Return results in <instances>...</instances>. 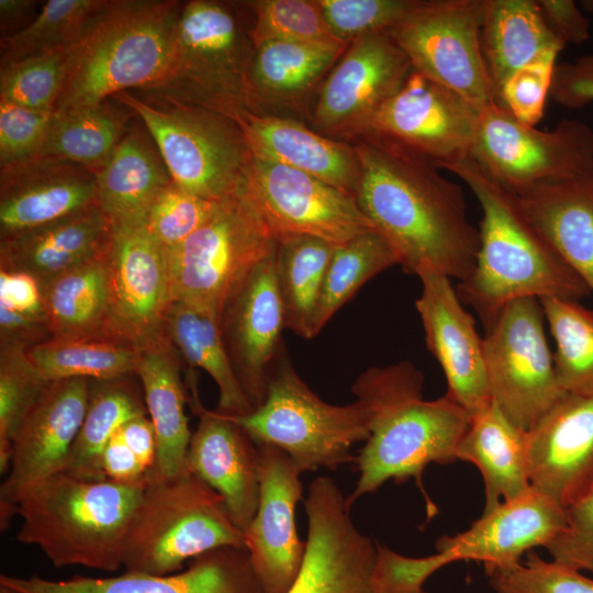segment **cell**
<instances>
[{
  "label": "cell",
  "instance_id": "obj_46",
  "mask_svg": "<svg viewBox=\"0 0 593 593\" xmlns=\"http://www.w3.org/2000/svg\"><path fill=\"white\" fill-rule=\"evenodd\" d=\"M244 4L254 46L272 41L343 44L331 32L318 0H253Z\"/></svg>",
  "mask_w": 593,
  "mask_h": 593
},
{
  "label": "cell",
  "instance_id": "obj_14",
  "mask_svg": "<svg viewBox=\"0 0 593 593\" xmlns=\"http://www.w3.org/2000/svg\"><path fill=\"white\" fill-rule=\"evenodd\" d=\"M105 261L108 339L141 350L165 337L172 301L166 250L143 223L112 224Z\"/></svg>",
  "mask_w": 593,
  "mask_h": 593
},
{
  "label": "cell",
  "instance_id": "obj_59",
  "mask_svg": "<svg viewBox=\"0 0 593 593\" xmlns=\"http://www.w3.org/2000/svg\"><path fill=\"white\" fill-rule=\"evenodd\" d=\"M541 11L553 32L564 43L582 44L590 37V22L572 0H540Z\"/></svg>",
  "mask_w": 593,
  "mask_h": 593
},
{
  "label": "cell",
  "instance_id": "obj_18",
  "mask_svg": "<svg viewBox=\"0 0 593 593\" xmlns=\"http://www.w3.org/2000/svg\"><path fill=\"white\" fill-rule=\"evenodd\" d=\"M248 191L275 232L333 245L374 230L356 197L311 175L253 154Z\"/></svg>",
  "mask_w": 593,
  "mask_h": 593
},
{
  "label": "cell",
  "instance_id": "obj_25",
  "mask_svg": "<svg viewBox=\"0 0 593 593\" xmlns=\"http://www.w3.org/2000/svg\"><path fill=\"white\" fill-rule=\"evenodd\" d=\"M532 486L567 507L593 488V394L567 393L527 432Z\"/></svg>",
  "mask_w": 593,
  "mask_h": 593
},
{
  "label": "cell",
  "instance_id": "obj_5",
  "mask_svg": "<svg viewBox=\"0 0 593 593\" xmlns=\"http://www.w3.org/2000/svg\"><path fill=\"white\" fill-rule=\"evenodd\" d=\"M183 2L107 0L70 47L69 71L55 112L101 103L156 83L169 63Z\"/></svg>",
  "mask_w": 593,
  "mask_h": 593
},
{
  "label": "cell",
  "instance_id": "obj_58",
  "mask_svg": "<svg viewBox=\"0 0 593 593\" xmlns=\"http://www.w3.org/2000/svg\"><path fill=\"white\" fill-rule=\"evenodd\" d=\"M53 338L46 320L0 305V348H29Z\"/></svg>",
  "mask_w": 593,
  "mask_h": 593
},
{
  "label": "cell",
  "instance_id": "obj_22",
  "mask_svg": "<svg viewBox=\"0 0 593 593\" xmlns=\"http://www.w3.org/2000/svg\"><path fill=\"white\" fill-rule=\"evenodd\" d=\"M276 247L227 303L220 323L232 366L254 410L266 399L269 371L283 347Z\"/></svg>",
  "mask_w": 593,
  "mask_h": 593
},
{
  "label": "cell",
  "instance_id": "obj_20",
  "mask_svg": "<svg viewBox=\"0 0 593 593\" xmlns=\"http://www.w3.org/2000/svg\"><path fill=\"white\" fill-rule=\"evenodd\" d=\"M257 446L259 502L244 533L245 546L264 593H287L298 577L306 549L295 524V507L303 492L302 472L280 448Z\"/></svg>",
  "mask_w": 593,
  "mask_h": 593
},
{
  "label": "cell",
  "instance_id": "obj_57",
  "mask_svg": "<svg viewBox=\"0 0 593 593\" xmlns=\"http://www.w3.org/2000/svg\"><path fill=\"white\" fill-rule=\"evenodd\" d=\"M103 477L110 481L145 488L147 472L123 440L118 430L109 440L101 456Z\"/></svg>",
  "mask_w": 593,
  "mask_h": 593
},
{
  "label": "cell",
  "instance_id": "obj_34",
  "mask_svg": "<svg viewBox=\"0 0 593 593\" xmlns=\"http://www.w3.org/2000/svg\"><path fill=\"white\" fill-rule=\"evenodd\" d=\"M480 42L496 100L516 70L566 45L534 0H484Z\"/></svg>",
  "mask_w": 593,
  "mask_h": 593
},
{
  "label": "cell",
  "instance_id": "obj_9",
  "mask_svg": "<svg viewBox=\"0 0 593 593\" xmlns=\"http://www.w3.org/2000/svg\"><path fill=\"white\" fill-rule=\"evenodd\" d=\"M227 416L256 444L283 450L302 473L355 461L351 446L370 436L366 405L359 400L346 405L321 400L300 378L284 346L269 371L264 403L246 415Z\"/></svg>",
  "mask_w": 593,
  "mask_h": 593
},
{
  "label": "cell",
  "instance_id": "obj_50",
  "mask_svg": "<svg viewBox=\"0 0 593 593\" xmlns=\"http://www.w3.org/2000/svg\"><path fill=\"white\" fill-rule=\"evenodd\" d=\"M318 3L335 38L348 45L361 36L389 31L416 0H318Z\"/></svg>",
  "mask_w": 593,
  "mask_h": 593
},
{
  "label": "cell",
  "instance_id": "obj_12",
  "mask_svg": "<svg viewBox=\"0 0 593 593\" xmlns=\"http://www.w3.org/2000/svg\"><path fill=\"white\" fill-rule=\"evenodd\" d=\"M484 0H416L389 30L412 67L478 111L497 103L482 55Z\"/></svg>",
  "mask_w": 593,
  "mask_h": 593
},
{
  "label": "cell",
  "instance_id": "obj_60",
  "mask_svg": "<svg viewBox=\"0 0 593 593\" xmlns=\"http://www.w3.org/2000/svg\"><path fill=\"white\" fill-rule=\"evenodd\" d=\"M119 432L146 470L149 483L157 455L156 434L150 418L146 414L136 416L124 423Z\"/></svg>",
  "mask_w": 593,
  "mask_h": 593
},
{
  "label": "cell",
  "instance_id": "obj_3",
  "mask_svg": "<svg viewBox=\"0 0 593 593\" xmlns=\"http://www.w3.org/2000/svg\"><path fill=\"white\" fill-rule=\"evenodd\" d=\"M460 178L482 210L480 245L470 276L457 293L486 329L500 311L521 298L578 301L591 295L585 282L524 214L515 193L467 155L441 165Z\"/></svg>",
  "mask_w": 593,
  "mask_h": 593
},
{
  "label": "cell",
  "instance_id": "obj_36",
  "mask_svg": "<svg viewBox=\"0 0 593 593\" xmlns=\"http://www.w3.org/2000/svg\"><path fill=\"white\" fill-rule=\"evenodd\" d=\"M105 249L41 284L45 317L53 338L108 339Z\"/></svg>",
  "mask_w": 593,
  "mask_h": 593
},
{
  "label": "cell",
  "instance_id": "obj_32",
  "mask_svg": "<svg viewBox=\"0 0 593 593\" xmlns=\"http://www.w3.org/2000/svg\"><path fill=\"white\" fill-rule=\"evenodd\" d=\"M178 356L166 336L141 349L138 355L135 374L142 383L157 440L150 482L175 477L186 468L192 433L184 411L188 396Z\"/></svg>",
  "mask_w": 593,
  "mask_h": 593
},
{
  "label": "cell",
  "instance_id": "obj_33",
  "mask_svg": "<svg viewBox=\"0 0 593 593\" xmlns=\"http://www.w3.org/2000/svg\"><path fill=\"white\" fill-rule=\"evenodd\" d=\"M171 181L154 139L139 120L126 130L96 174L97 204L111 225L143 223L155 197Z\"/></svg>",
  "mask_w": 593,
  "mask_h": 593
},
{
  "label": "cell",
  "instance_id": "obj_11",
  "mask_svg": "<svg viewBox=\"0 0 593 593\" xmlns=\"http://www.w3.org/2000/svg\"><path fill=\"white\" fill-rule=\"evenodd\" d=\"M544 322L539 299H516L500 311L483 337L492 401L525 432L567 394L557 378Z\"/></svg>",
  "mask_w": 593,
  "mask_h": 593
},
{
  "label": "cell",
  "instance_id": "obj_37",
  "mask_svg": "<svg viewBox=\"0 0 593 593\" xmlns=\"http://www.w3.org/2000/svg\"><path fill=\"white\" fill-rule=\"evenodd\" d=\"M163 328L179 356L190 367L208 372L216 383L220 392L217 412L239 416L254 411L236 377L216 320L190 304L172 300L165 313Z\"/></svg>",
  "mask_w": 593,
  "mask_h": 593
},
{
  "label": "cell",
  "instance_id": "obj_4",
  "mask_svg": "<svg viewBox=\"0 0 593 593\" xmlns=\"http://www.w3.org/2000/svg\"><path fill=\"white\" fill-rule=\"evenodd\" d=\"M144 488L58 472L18 503L21 544L38 547L56 568H123L126 535Z\"/></svg>",
  "mask_w": 593,
  "mask_h": 593
},
{
  "label": "cell",
  "instance_id": "obj_29",
  "mask_svg": "<svg viewBox=\"0 0 593 593\" xmlns=\"http://www.w3.org/2000/svg\"><path fill=\"white\" fill-rule=\"evenodd\" d=\"M512 191L529 222L593 294V169Z\"/></svg>",
  "mask_w": 593,
  "mask_h": 593
},
{
  "label": "cell",
  "instance_id": "obj_7",
  "mask_svg": "<svg viewBox=\"0 0 593 593\" xmlns=\"http://www.w3.org/2000/svg\"><path fill=\"white\" fill-rule=\"evenodd\" d=\"M220 547L244 548L223 497L187 467L148 483L133 515L123 551L125 572L167 575Z\"/></svg>",
  "mask_w": 593,
  "mask_h": 593
},
{
  "label": "cell",
  "instance_id": "obj_62",
  "mask_svg": "<svg viewBox=\"0 0 593 593\" xmlns=\"http://www.w3.org/2000/svg\"><path fill=\"white\" fill-rule=\"evenodd\" d=\"M580 7L589 13L593 14V0H583L580 2Z\"/></svg>",
  "mask_w": 593,
  "mask_h": 593
},
{
  "label": "cell",
  "instance_id": "obj_26",
  "mask_svg": "<svg viewBox=\"0 0 593 593\" xmlns=\"http://www.w3.org/2000/svg\"><path fill=\"white\" fill-rule=\"evenodd\" d=\"M97 204L96 175L68 160L35 157L0 166V237Z\"/></svg>",
  "mask_w": 593,
  "mask_h": 593
},
{
  "label": "cell",
  "instance_id": "obj_64",
  "mask_svg": "<svg viewBox=\"0 0 593 593\" xmlns=\"http://www.w3.org/2000/svg\"><path fill=\"white\" fill-rule=\"evenodd\" d=\"M421 593H428V592L422 591Z\"/></svg>",
  "mask_w": 593,
  "mask_h": 593
},
{
  "label": "cell",
  "instance_id": "obj_47",
  "mask_svg": "<svg viewBox=\"0 0 593 593\" xmlns=\"http://www.w3.org/2000/svg\"><path fill=\"white\" fill-rule=\"evenodd\" d=\"M49 382L22 348H0V472L7 474L13 438Z\"/></svg>",
  "mask_w": 593,
  "mask_h": 593
},
{
  "label": "cell",
  "instance_id": "obj_24",
  "mask_svg": "<svg viewBox=\"0 0 593 593\" xmlns=\"http://www.w3.org/2000/svg\"><path fill=\"white\" fill-rule=\"evenodd\" d=\"M188 401L199 423L190 439L186 467L223 497L232 519L245 533L259 502L258 446L230 416L202 405L195 378H188Z\"/></svg>",
  "mask_w": 593,
  "mask_h": 593
},
{
  "label": "cell",
  "instance_id": "obj_31",
  "mask_svg": "<svg viewBox=\"0 0 593 593\" xmlns=\"http://www.w3.org/2000/svg\"><path fill=\"white\" fill-rule=\"evenodd\" d=\"M111 224L93 204L52 223L0 237V270L23 271L44 283L101 254Z\"/></svg>",
  "mask_w": 593,
  "mask_h": 593
},
{
  "label": "cell",
  "instance_id": "obj_51",
  "mask_svg": "<svg viewBox=\"0 0 593 593\" xmlns=\"http://www.w3.org/2000/svg\"><path fill=\"white\" fill-rule=\"evenodd\" d=\"M558 54H548L516 70L502 86L497 101L519 122L535 126L544 116Z\"/></svg>",
  "mask_w": 593,
  "mask_h": 593
},
{
  "label": "cell",
  "instance_id": "obj_8",
  "mask_svg": "<svg viewBox=\"0 0 593 593\" xmlns=\"http://www.w3.org/2000/svg\"><path fill=\"white\" fill-rule=\"evenodd\" d=\"M111 99L143 122L172 181L181 189L214 202L247 190L253 153L237 121L208 109L145 99L130 91Z\"/></svg>",
  "mask_w": 593,
  "mask_h": 593
},
{
  "label": "cell",
  "instance_id": "obj_10",
  "mask_svg": "<svg viewBox=\"0 0 593 593\" xmlns=\"http://www.w3.org/2000/svg\"><path fill=\"white\" fill-rule=\"evenodd\" d=\"M276 245L277 236L248 188L220 201L192 235L166 251L172 300L220 324L227 303Z\"/></svg>",
  "mask_w": 593,
  "mask_h": 593
},
{
  "label": "cell",
  "instance_id": "obj_13",
  "mask_svg": "<svg viewBox=\"0 0 593 593\" xmlns=\"http://www.w3.org/2000/svg\"><path fill=\"white\" fill-rule=\"evenodd\" d=\"M469 155L492 179L516 190L592 170L593 130L566 119L552 131H540L494 103L478 111Z\"/></svg>",
  "mask_w": 593,
  "mask_h": 593
},
{
  "label": "cell",
  "instance_id": "obj_21",
  "mask_svg": "<svg viewBox=\"0 0 593 593\" xmlns=\"http://www.w3.org/2000/svg\"><path fill=\"white\" fill-rule=\"evenodd\" d=\"M416 276L422 292L415 306L427 348L445 373L446 393L472 417L492 403L483 338L448 276L429 267L419 269Z\"/></svg>",
  "mask_w": 593,
  "mask_h": 593
},
{
  "label": "cell",
  "instance_id": "obj_1",
  "mask_svg": "<svg viewBox=\"0 0 593 593\" xmlns=\"http://www.w3.org/2000/svg\"><path fill=\"white\" fill-rule=\"evenodd\" d=\"M359 209L396 251L403 270L434 268L466 280L478 257L480 235L467 212L462 188L430 160L384 141L359 137Z\"/></svg>",
  "mask_w": 593,
  "mask_h": 593
},
{
  "label": "cell",
  "instance_id": "obj_45",
  "mask_svg": "<svg viewBox=\"0 0 593 593\" xmlns=\"http://www.w3.org/2000/svg\"><path fill=\"white\" fill-rule=\"evenodd\" d=\"M69 63L70 47L1 65L0 100L35 111H55Z\"/></svg>",
  "mask_w": 593,
  "mask_h": 593
},
{
  "label": "cell",
  "instance_id": "obj_35",
  "mask_svg": "<svg viewBox=\"0 0 593 593\" xmlns=\"http://www.w3.org/2000/svg\"><path fill=\"white\" fill-rule=\"evenodd\" d=\"M457 459L473 463L483 478V513L533 488L528 470L527 432L513 424L493 401L471 417L457 448Z\"/></svg>",
  "mask_w": 593,
  "mask_h": 593
},
{
  "label": "cell",
  "instance_id": "obj_56",
  "mask_svg": "<svg viewBox=\"0 0 593 593\" xmlns=\"http://www.w3.org/2000/svg\"><path fill=\"white\" fill-rule=\"evenodd\" d=\"M0 305L32 317H45L40 281L23 271L0 270Z\"/></svg>",
  "mask_w": 593,
  "mask_h": 593
},
{
  "label": "cell",
  "instance_id": "obj_38",
  "mask_svg": "<svg viewBox=\"0 0 593 593\" xmlns=\"http://www.w3.org/2000/svg\"><path fill=\"white\" fill-rule=\"evenodd\" d=\"M111 101V99H110ZM55 112L40 157L79 164L94 175L107 164L134 113L112 99ZM37 156V157H38Z\"/></svg>",
  "mask_w": 593,
  "mask_h": 593
},
{
  "label": "cell",
  "instance_id": "obj_55",
  "mask_svg": "<svg viewBox=\"0 0 593 593\" xmlns=\"http://www.w3.org/2000/svg\"><path fill=\"white\" fill-rule=\"evenodd\" d=\"M549 96L568 109H581L593 102V54L556 64Z\"/></svg>",
  "mask_w": 593,
  "mask_h": 593
},
{
  "label": "cell",
  "instance_id": "obj_44",
  "mask_svg": "<svg viewBox=\"0 0 593 593\" xmlns=\"http://www.w3.org/2000/svg\"><path fill=\"white\" fill-rule=\"evenodd\" d=\"M107 0H49L21 31L1 37L0 65L75 45Z\"/></svg>",
  "mask_w": 593,
  "mask_h": 593
},
{
  "label": "cell",
  "instance_id": "obj_28",
  "mask_svg": "<svg viewBox=\"0 0 593 593\" xmlns=\"http://www.w3.org/2000/svg\"><path fill=\"white\" fill-rule=\"evenodd\" d=\"M348 45L272 41L254 46L246 74L247 110L258 115L309 112L307 103Z\"/></svg>",
  "mask_w": 593,
  "mask_h": 593
},
{
  "label": "cell",
  "instance_id": "obj_2",
  "mask_svg": "<svg viewBox=\"0 0 593 593\" xmlns=\"http://www.w3.org/2000/svg\"><path fill=\"white\" fill-rule=\"evenodd\" d=\"M422 388V372L407 361L369 368L353 384L356 400L370 413V436L355 460L359 478L346 497L349 507L389 480L414 479L428 514L436 512L423 486L424 469L458 460L457 448L471 417L447 393L424 400Z\"/></svg>",
  "mask_w": 593,
  "mask_h": 593
},
{
  "label": "cell",
  "instance_id": "obj_27",
  "mask_svg": "<svg viewBox=\"0 0 593 593\" xmlns=\"http://www.w3.org/2000/svg\"><path fill=\"white\" fill-rule=\"evenodd\" d=\"M566 507L532 488L523 495L497 505L463 533L443 536L436 550L450 562L473 560L484 567L521 562L536 547H546L566 524Z\"/></svg>",
  "mask_w": 593,
  "mask_h": 593
},
{
  "label": "cell",
  "instance_id": "obj_53",
  "mask_svg": "<svg viewBox=\"0 0 593 593\" xmlns=\"http://www.w3.org/2000/svg\"><path fill=\"white\" fill-rule=\"evenodd\" d=\"M563 528L545 547L552 561L593 573V488L566 507Z\"/></svg>",
  "mask_w": 593,
  "mask_h": 593
},
{
  "label": "cell",
  "instance_id": "obj_30",
  "mask_svg": "<svg viewBox=\"0 0 593 593\" xmlns=\"http://www.w3.org/2000/svg\"><path fill=\"white\" fill-rule=\"evenodd\" d=\"M238 123L254 155L311 175L355 195L360 164L351 143L326 137L287 116L246 112Z\"/></svg>",
  "mask_w": 593,
  "mask_h": 593
},
{
  "label": "cell",
  "instance_id": "obj_16",
  "mask_svg": "<svg viewBox=\"0 0 593 593\" xmlns=\"http://www.w3.org/2000/svg\"><path fill=\"white\" fill-rule=\"evenodd\" d=\"M477 122L469 101L413 69L357 138L384 141L440 167L469 155Z\"/></svg>",
  "mask_w": 593,
  "mask_h": 593
},
{
  "label": "cell",
  "instance_id": "obj_43",
  "mask_svg": "<svg viewBox=\"0 0 593 593\" xmlns=\"http://www.w3.org/2000/svg\"><path fill=\"white\" fill-rule=\"evenodd\" d=\"M556 343L555 368L566 393L593 394V310L578 301L540 299Z\"/></svg>",
  "mask_w": 593,
  "mask_h": 593
},
{
  "label": "cell",
  "instance_id": "obj_52",
  "mask_svg": "<svg viewBox=\"0 0 593 593\" xmlns=\"http://www.w3.org/2000/svg\"><path fill=\"white\" fill-rule=\"evenodd\" d=\"M55 112H42L0 100V166L40 155Z\"/></svg>",
  "mask_w": 593,
  "mask_h": 593
},
{
  "label": "cell",
  "instance_id": "obj_15",
  "mask_svg": "<svg viewBox=\"0 0 593 593\" xmlns=\"http://www.w3.org/2000/svg\"><path fill=\"white\" fill-rule=\"evenodd\" d=\"M412 70L389 31L353 41L315 94L309 112L312 128L336 141L353 142Z\"/></svg>",
  "mask_w": 593,
  "mask_h": 593
},
{
  "label": "cell",
  "instance_id": "obj_23",
  "mask_svg": "<svg viewBox=\"0 0 593 593\" xmlns=\"http://www.w3.org/2000/svg\"><path fill=\"white\" fill-rule=\"evenodd\" d=\"M0 584L21 593H264L244 548L220 547L192 558L183 570L167 574L124 572L116 577L0 575Z\"/></svg>",
  "mask_w": 593,
  "mask_h": 593
},
{
  "label": "cell",
  "instance_id": "obj_39",
  "mask_svg": "<svg viewBox=\"0 0 593 593\" xmlns=\"http://www.w3.org/2000/svg\"><path fill=\"white\" fill-rule=\"evenodd\" d=\"M334 247L310 235L277 237L276 276L284 326L305 339L313 338V320Z\"/></svg>",
  "mask_w": 593,
  "mask_h": 593
},
{
  "label": "cell",
  "instance_id": "obj_61",
  "mask_svg": "<svg viewBox=\"0 0 593 593\" xmlns=\"http://www.w3.org/2000/svg\"><path fill=\"white\" fill-rule=\"evenodd\" d=\"M35 5L34 1L30 0H0V25L1 37L12 35L29 23L26 20L32 13Z\"/></svg>",
  "mask_w": 593,
  "mask_h": 593
},
{
  "label": "cell",
  "instance_id": "obj_19",
  "mask_svg": "<svg viewBox=\"0 0 593 593\" xmlns=\"http://www.w3.org/2000/svg\"><path fill=\"white\" fill-rule=\"evenodd\" d=\"M90 379L49 382L19 427L10 466L0 486V525L5 530L22 495L37 482L63 472L88 406Z\"/></svg>",
  "mask_w": 593,
  "mask_h": 593
},
{
  "label": "cell",
  "instance_id": "obj_63",
  "mask_svg": "<svg viewBox=\"0 0 593 593\" xmlns=\"http://www.w3.org/2000/svg\"><path fill=\"white\" fill-rule=\"evenodd\" d=\"M0 593H21V592H19V591L15 590V589H12V588H10V586L0 584Z\"/></svg>",
  "mask_w": 593,
  "mask_h": 593
},
{
  "label": "cell",
  "instance_id": "obj_6",
  "mask_svg": "<svg viewBox=\"0 0 593 593\" xmlns=\"http://www.w3.org/2000/svg\"><path fill=\"white\" fill-rule=\"evenodd\" d=\"M236 7L216 0L183 2L167 68L138 96L208 109L239 122L249 112L245 87L254 45L250 22Z\"/></svg>",
  "mask_w": 593,
  "mask_h": 593
},
{
  "label": "cell",
  "instance_id": "obj_42",
  "mask_svg": "<svg viewBox=\"0 0 593 593\" xmlns=\"http://www.w3.org/2000/svg\"><path fill=\"white\" fill-rule=\"evenodd\" d=\"M26 355L48 382L114 380L135 374L139 350L109 339L51 338L29 348Z\"/></svg>",
  "mask_w": 593,
  "mask_h": 593
},
{
  "label": "cell",
  "instance_id": "obj_41",
  "mask_svg": "<svg viewBox=\"0 0 593 593\" xmlns=\"http://www.w3.org/2000/svg\"><path fill=\"white\" fill-rule=\"evenodd\" d=\"M400 265L396 251L376 230L335 245L313 320V337L370 279Z\"/></svg>",
  "mask_w": 593,
  "mask_h": 593
},
{
  "label": "cell",
  "instance_id": "obj_48",
  "mask_svg": "<svg viewBox=\"0 0 593 593\" xmlns=\"http://www.w3.org/2000/svg\"><path fill=\"white\" fill-rule=\"evenodd\" d=\"M496 593H593V579L555 561H546L534 550L525 563L484 567Z\"/></svg>",
  "mask_w": 593,
  "mask_h": 593
},
{
  "label": "cell",
  "instance_id": "obj_54",
  "mask_svg": "<svg viewBox=\"0 0 593 593\" xmlns=\"http://www.w3.org/2000/svg\"><path fill=\"white\" fill-rule=\"evenodd\" d=\"M449 563L451 562L444 552L409 558L377 542L374 588L378 593H421L424 582Z\"/></svg>",
  "mask_w": 593,
  "mask_h": 593
},
{
  "label": "cell",
  "instance_id": "obj_49",
  "mask_svg": "<svg viewBox=\"0 0 593 593\" xmlns=\"http://www.w3.org/2000/svg\"><path fill=\"white\" fill-rule=\"evenodd\" d=\"M219 202L191 194L171 181L155 197L143 224L159 245L170 251L210 217Z\"/></svg>",
  "mask_w": 593,
  "mask_h": 593
},
{
  "label": "cell",
  "instance_id": "obj_40",
  "mask_svg": "<svg viewBox=\"0 0 593 593\" xmlns=\"http://www.w3.org/2000/svg\"><path fill=\"white\" fill-rule=\"evenodd\" d=\"M125 378L90 380L87 411L64 472L83 480L105 479L101 468L104 447L124 423L147 413Z\"/></svg>",
  "mask_w": 593,
  "mask_h": 593
},
{
  "label": "cell",
  "instance_id": "obj_17",
  "mask_svg": "<svg viewBox=\"0 0 593 593\" xmlns=\"http://www.w3.org/2000/svg\"><path fill=\"white\" fill-rule=\"evenodd\" d=\"M303 502L306 549L287 593H378L373 583L377 542L356 527L335 481L315 478Z\"/></svg>",
  "mask_w": 593,
  "mask_h": 593
}]
</instances>
